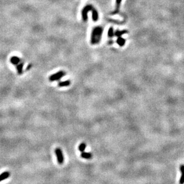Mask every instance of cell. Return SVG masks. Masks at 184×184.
I'll list each match as a JSON object with an SVG mask.
<instances>
[{
  "label": "cell",
  "mask_w": 184,
  "mask_h": 184,
  "mask_svg": "<svg viewBox=\"0 0 184 184\" xmlns=\"http://www.w3.org/2000/svg\"><path fill=\"white\" fill-rule=\"evenodd\" d=\"M91 11L93 13V21L96 22L98 19V14L95 9L91 5H88L83 8L82 11V19L84 22L87 21L88 19V13Z\"/></svg>",
  "instance_id": "6da1fadb"
},
{
  "label": "cell",
  "mask_w": 184,
  "mask_h": 184,
  "mask_svg": "<svg viewBox=\"0 0 184 184\" xmlns=\"http://www.w3.org/2000/svg\"><path fill=\"white\" fill-rule=\"evenodd\" d=\"M103 32V28L101 26H97L94 28L91 33V43L92 44L95 45L100 43Z\"/></svg>",
  "instance_id": "7a4b0ae2"
},
{
  "label": "cell",
  "mask_w": 184,
  "mask_h": 184,
  "mask_svg": "<svg viewBox=\"0 0 184 184\" xmlns=\"http://www.w3.org/2000/svg\"><path fill=\"white\" fill-rule=\"evenodd\" d=\"M65 72L63 71H59L57 73L53 74L51 76H50L49 77V81L53 82V81H59V79H60L62 78L65 75Z\"/></svg>",
  "instance_id": "3957f363"
},
{
  "label": "cell",
  "mask_w": 184,
  "mask_h": 184,
  "mask_svg": "<svg viewBox=\"0 0 184 184\" xmlns=\"http://www.w3.org/2000/svg\"><path fill=\"white\" fill-rule=\"evenodd\" d=\"M55 153L56 154V156H57V161L59 162V163L60 165L63 164L64 161V157L61 150L59 148H56L55 150Z\"/></svg>",
  "instance_id": "277c9868"
},
{
  "label": "cell",
  "mask_w": 184,
  "mask_h": 184,
  "mask_svg": "<svg viewBox=\"0 0 184 184\" xmlns=\"http://www.w3.org/2000/svg\"><path fill=\"white\" fill-rule=\"evenodd\" d=\"M180 171L181 172V176L180 178L179 183L184 184V165H181L179 167Z\"/></svg>",
  "instance_id": "5b68a950"
},
{
  "label": "cell",
  "mask_w": 184,
  "mask_h": 184,
  "mask_svg": "<svg viewBox=\"0 0 184 184\" xmlns=\"http://www.w3.org/2000/svg\"><path fill=\"white\" fill-rule=\"evenodd\" d=\"M81 156L82 157L83 159L89 160L92 159V157H93V154H92L91 153H87V152L83 151L81 153Z\"/></svg>",
  "instance_id": "8992f818"
},
{
  "label": "cell",
  "mask_w": 184,
  "mask_h": 184,
  "mask_svg": "<svg viewBox=\"0 0 184 184\" xmlns=\"http://www.w3.org/2000/svg\"><path fill=\"white\" fill-rule=\"evenodd\" d=\"M10 62L14 65H17L20 62V59L16 56H13L10 59Z\"/></svg>",
  "instance_id": "52a82bcc"
},
{
  "label": "cell",
  "mask_w": 184,
  "mask_h": 184,
  "mask_svg": "<svg viewBox=\"0 0 184 184\" xmlns=\"http://www.w3.org/2000/svg\"><path fill=\"white\" fill-rule=\"evenodd\" d=\"M10 173L8 172H5L2 173L1 175H0V182L4 181L5 179L8 178L10 177Z\"/></svg>",
  "instance_id": "ba28073f"
},
{
  "label": "cell",
  "mask_w": 184,
  "mask_h": 184,
  "mask_svg": "<svg viewBox=\"0 0 184 184\" xmlns=\"http://www.w3.org/2000/svg\"><path fill=\"white\" fill-rule=\"evenodd\" d=\"M125 39L121 37H118L116 41V43L119 46H121V47H123V46L125 44Z\"/></svg>",
  "instance_id": "9c48e42d"
},
{
  "label": "cell",
  "mask_w": 184,
  "mask_h": 184,
  "mask_svg": "<svg viewBox=\"0 0 184 184\" xmlns=\"http://www.w3.org/2000/svg\"><path fill=\"white\" fill-rule=\"evenodd\" d=\"M23 65L24 64L21 63L18 64L17 65H16L17 70V73L19 74V75H21L22 73H23Z\"/></svg>",
  "instance_id": "30bf717a"
},
{
  "label": "cell",
  "mask_w": 184,
  "mask_h": 184,
  "mask_svg": "<svg viewBox=\"0 0 184 184\" xmlns=\"http://www.w3.org/2000/svg\"><path fill=\"white\" fill-rule=\"evenodd\" d=\"M70 84V81H66L59 83V87H68Z\"/></svg>",
  "instance_id": "8fae6325"
},
{
  "label": "cell",
  "mask_w": 184,
  "mask_h": 184,
  "mask_svg": "<svg viewBox=\"0 0 184 184\" xmlns=\"http://www.w3.org/2000/svg\"><path fill=\"white\" fill-rule=\"evenodd\" d=\"M126 33H128V31H126V30H125V31H116V32L115 33V35L116 36V37L118 38V37H121L122 35H123V34Z\"/></svg>",
  "instance_id": "7c38bea8"
},
{
  "label": "cell",
  "mask_w": 184,
  "mask_h": 184,
  "mask_svg": "<svg viewBox=\"0 0 184 184\" xmlns=\"http://www.w3.org/2000/svg\"><path fill=\"white\" fill-rule=\"evenodd\" d=\"M86 148H87V144H86L85 143H82L79 145L78 149H79V150L81 152V153H82V152L85 151Z\"/></svg>",
  "instance_id": "4fadbf2b"
},
{
  "label": "cell",
  "mask_w": 184,
  "mask_h": 184,
  "mask_svg": "<svg viewBox=\"0 0 184 184\" xmlns=\"http://www.w3.org/2000/svg\"><path fill=\"white\" fill-rule=\"evenodd\" d=\"M108 36H109V37H110V38H112L113 37V36H115L113 28L112 27H110L109 31H108Z\"/></svg>",
  "instance_id": "5bb4252c"
},
{
  "label": "cell",
  "mask_w": 184,
  "mask_h": 184,
  "mask_svg": "<svg viewBox=\"0 0 184 184\" xmlns=\"http://www.w3.org/2000/svg\"><path fill=\"white\" fill-rule=\"evenodd\" d=\"M122 2V0H116V11L115 13H116L119 11L120 5H121V3Z\"/></svg>",
  "instance_id": "9a60e30c"
},
{
  "label": "cell",
  "mask_w": 184,
  "mask_h": 184,
  "mask_svg": "<svg viewBox=\"0 0 184 184\" xmlns=\"http://www.w3.org/2000/svg\"><path fill=\"white\" fill-rule=\"evenodd\" d=\"M31 67H32V65H29V66H27V68H26V70H29L30 69H31Z\"/></svg>",
  "instance_id": "2e32d148"
}]
</instances>
